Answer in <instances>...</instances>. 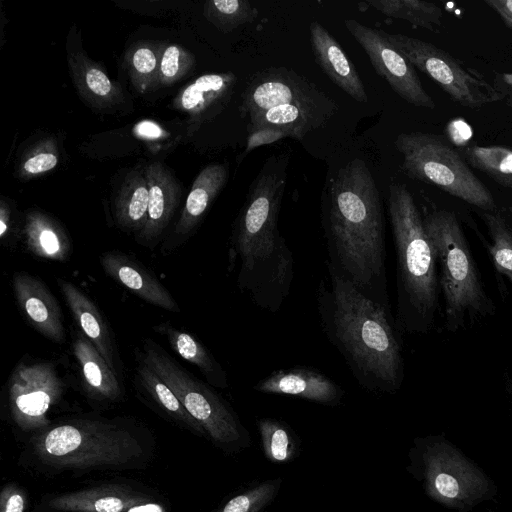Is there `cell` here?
I'll return each mask as SVG.
<instances>
[{
    "label": "cell",
    "instance_id": "obj_1",
    "mask_svg": "<svg viewBox=\"0 0 512 512\" xmlns=\"http://www.w3.org/2000/svg\"><path fill=\"white\" fill-rule=\"evenodd\" d=\"M328 270L317 296L325 334L364 388L394 392L403 379V359L388 306Z\"/></svg>",
    "mask_w": 512,
    "mask_h": 512
},
{
    "label": "cell",
    "instance_id": "obj_2",
    "mask_svg": "<svg viewBox=\"0 0 512 512\" xmlns=\"http://www.w3.org/2000/svg\"><path fill=\"white\" fill-rule=\"evenodd\" d=\"M325 236L328 267L387 305L382 199L361 159L347 163L332 180Z\"/></svg>",
    "mask_w": 512,
    "mask_h": 512
},
{
    "label": "cell",
    "instance_id": "obj_3",
    "mask_svg": "<svg viewBox=\"0 0 512 512\" xmlns=\"http://www.w3.org/2000/svg\"><path fill=\"white\" fill-rule=\"evenodd\" d=\"M151 448L135 429L97 419L48 426L31 439L36 460L57 472L142 468Z\"/></svg>",
    "mask_w": 512,
    "mask_h": 512
},
{
    "label": "cell",
    "instance_id": "obj_4",
    "mask_svg": "<svg viewBox=\"0 0 512 512\" xmlns=\"http://www.w3.org/2000/svg\"><path fill=\"white\" fill-rule=\"evenodd\" d=\"M388 209L397 258L399 312L408 329L420 331L436 304L435 251L406 186L390 185Z\"/></svg>",
    "mask_w": 512,
    "mask_h": 512
},
{
    "label": "cell",
    "instance_id": "obj_5",
    "mask_svg": "<svg viewBox=\"0 0 512 512\" xmlns=\"http://www.w3.org/2000/svg\"><path fill=\"white\" fill-rule=\"evenodd\" d=\"M395 146L408 177L435 185L485 212H494L496 204L490 190L443 137L424 132L400 133Z\"/></svg>",
    "mask_w": 512,
    "mask_h": 512
},
{
    "label": "cell",
    "instance_id": "obj_6",
    "mask_svg": "<svg viewBox=\"0 0 512 512\" xmlns=\"http://www.w3.org/2000/svg\"><path fill=\"white\" fill-rule=\"evenodd\" d=\"M423 222L440 263L447 318L457 322L466 313L480 312L485 296L456 215L436 210L427 214Z\"/></svg>",
    "mask_w": 512,
    "mask_h": 512
},
{
    "label": "cell",
    "instance_id": "obj_7",
    "mask_svg": "<svg viewBox=\"0 0 512 512\" xmlns=\"http://www.w3.org/2000/svg\"><path fill=\"white\" fill-rule=\"evenodd\" d=\"M143 361L171 388L189 414L201 425L206 438L222 448L243 439V427L230 407L151 340L143 347Z\"/></svg>",
    "mask_w": 512,
    "mask_h": 512
},
{
    "label": "cell",
    "instance_id": "obj_8",
    "mask_svg": "<svg viewBox=\"0 0 512 512\" xmlns=\"http://www.w3.org/2000/svg\"><path fill=\"white\" fill-rule=\"evenodd\" d=\"M384 34L414 67L428 75L457 104L478 109L506 97L479 72L464 67L441 48L403 34Z\"/></svg>",
    "mask_w": 512,
    "mask_h": 512
},
{
    "label": "cell",
    "instance_id": "obj_9",
    "mask_svg": "<svg viewBox=\"0 0 512 512\" xmlns=\"http://www.w3.org/2000/svg\"><path fill=\"white\" fill-rule=\"evenodd\" d=\"M289 158V153L270 156L252 182L233 230L231 260L240 259L280 233L277 223Z\"/></svg>",
    "mask_w": 512,
    "mask_h": 512
},
{
    "label": "cell",
    "instance_id": "obj_10",
    "mask_svg": "<svg viewBox=\"0 0 512 512\" xmlns=\"http://www.w3.org/2000/svg\"><path fill=\"white\" fill-rule=\"evenodd\" d=\"M423 477L427 494L456 509L471 507L491 490L485 474L452 445L439 441L423 453Z\"/></svg>",
    "mask_w": 512,
    "mask_h": 512
},
{
    "label": "cell",
    "instance_id": "obj_11",
    "mask_svg": "<svg viewBox=\"0 0 512 512\" xmlns=\"http://www.w3.org/2000/svg\"><path fill=\"white\" fill-rule=\"evenodd\" d=\"M64 382L49 362L21 363L8 386L11 416L24 431H41L50 425L47 414L61 399Z\"/></svg>",
    "mask_w": 512,
    "mask_h": 512
},
{
    "label": "cell",
    "instance_id": "obj_12",
    "mask_svg": "<svg viewBox=\"0 0 512 512\" xmlns=\"http://www.w3.org/2000/svg\"><path fill=\"white\" fill-rule=\"evenodd\" d=\"M344 25L366 52L378 75L409 104L435 108L433 98L424 89L413 64L385 36L383 30L368 27L354 19Z\"/></svg>",
    "mask_w": 512,
    "mask_h": 512
},
{
    "label": "cell",
    "instance_id": "obj_13",
    "mask_svg": "<svg viewBox=\"0 0 512 512\" xmlns=\"http://www.w3.org/2000/svg\"><path fill=\"white\" fill-rule=\"evenodd\" d=\"M241 98V116L248 118L279 105L334 102L304 76L285 67H271L253 74Z\"/></svg>",
    "mask_w": 512,
    "mask_h": 512
},
{
    "label": "cell",
    "instance_id": "obj_14",
    "mask_svg": "<svg viewBox=\"0 0 512 512\" xmlns=\"http://www.w3.org/2000/svg\"><path fill=\"white\" fill-rule=\"evenodd\" d=\"M12 283L17 303L33 327L47 339L63 343L66 332L62 312L45 283L23 271L13 275Z\"/></svg>",
    "mask_w": 512,
    "mask_h": 512
},
{
    "label": "cell",
    "instance_id": "obj_15",
    "mask_svg": "<svg viewBox=\"0 0 512 512\" xmlns=\"http://www.w3.org/2000/svg\"><path fill=\"white\" fill-rule=\"evenodd\" d=\"M255 391L299 397L332 405L340 401L343 389L320 371L309 367H293L273 371L256 383Z\"/></svg>",
    "mask_w": 512,
    "mask_h": 512
},
{
    "label": "cell",
    "instance_id": "obj_16",
    "mask_svg": "<svg viewBox=\"0 0 512 512\" xmlns=\"http://www.w3.org/2000/svg\"><path fill=\"white\" fill-rule=\"evenodd\" d=\"M149 188L147 221L137 233L139 244L154 247L170 222L180 200L181 189L171 172L162 163L154 162L144 169Z\"/></svg>",
    "mask_w": 512,
    "mask_h": 512
},
{
    "label": "cell",
    "instance_id": "obj_17",
    "mask_svg": "<svg viewBox=\"0 0 512 512\" xmlns=\"http://www.w3.org/2000/svg\"><path fill=\"white\" fill-rule=\"evenodd\" d=\"M236 84L237 76L230 71L202 75L177 95L173 106L192 122L211 120L228 105Z\"/></svg>",
    "mask_w": 512,
    "mask_h": 512
},
{
    "label": "cell",
    "instance_id": "obj_18",
    "mask_svg": "<svg viewBox=\"0 0 512 512\" xmlns=\"http://www.w3.org/2000/svg\"><path fill=\"white\" fill-rule=\"evenodd\" d=\"M309 32L315 60L323 72L354 100L366 103L365 86L338 41L317 21L311 22Z\"/></svg>",
    "mask_w": 512,
    "mask_h": 512
},
{
    "label": "cell",
    "instance_id": "obj_19",
    "mask_svg": "<svg viewBox=\"0 0 512 512\" xmlns=\"http://www.w3.org/2000/svg\"><path fill=\"white\" fill-rule=\"evenodd\" d=\"M152 497L123 485H104L51 497L47 506L61 512H127Z\"/></svg>",
    "mask_w": 512,
    "mask_h": 512
},
{
    "label": "cell",
    "instance_id": "obj_20",
    "mask_svg": "<svg viewBox=\"0 0 512 512\" xmlns=\"http://www.w3.org/2000/svg\"><path fill=\"white\" fill-rule=\"evenodd\" d=\"M338 107L334 102L326 104L294 103L279 105L248 118V133L263 128H275L288 137L302 140L308 133L325 125Z\"/></svg>",
    "mask_w": 512,
    "mask_h": 512
},
{
    "label": "cell",
    "instance_id": "obj_21",
    "mask_svg": "<svg viewBox=\"0 0 512 512\" xmlns=\"http://www.w3.org/2000/svg\"><path fill=\"white\" fill-rule=\"evenodd\" d=\"M103 270L144 301L170 312L180 307L170 292L139 262L118 252H107L100 258Z\"/></svg>",
    "mask_w": 512,
    "mask_h": 512
},
{
    "label": "cell",
    "instance_id": "obj_22",
    "mask_svg": "<svg viewBox=\"0 0 512 512\" xmlns=\"http://www.w3.org/2000/svg\"><path fill=\"white\" fill-rule=\"evenodd\" d=\"M67 59L79 94L92 108L111 111L124 103L121 86L111 80L103 68L82 49L68 48Z\"/></svg>",
    "mask_w": 512,
    "mask_h": 512
},
{
    "label": "cell",
    "instance_id": "obj_23",
    "mask_svg": "<svg viewBox=\"0 0 512 512\" xmlns=\"http://www.w3.org/2000/svg\"><path fill=\"white\" fill-rule=\"evenodd\" d=\"M58 286L82 333L116 372V353L110 331L93 301L73 283L58 279Z\"/></svg>",
    "mask_w": 512,
    "mask_h": 512
},
{
    "label": "cell",
    "instance_id": "obj_24",
    "mask_svg": "<svg viewBox=\"0 0 512 512\" xmlns=\"http://www.w3.org/2000/svg\"><path fill=\"white\" fill-rule=\"evenodd\" d=\"M229 171L225 164H210L196 177L187 196L184 209L175 225L173 245L184 240L197 226L213 200L225 186Z\"/></svg>",
    "mask_w": 512,
    "mask_h": 512
},
{
    "label": "cell",
    "instance_id": "obj_25",
    "mask_svg": "<svg viewBox=\"0 0 512 512\" xmlns=\"http://www.w3.org/2000/svg\"><path fill=\"white\" fill-rule=\"evenodd\" d=\"M73 353L92 397L97 400H117L121 395V388L115 372L83 333L75 334Z\"/></svg>",
    "mask_w": 512,
    "mask_h": 512
},
{
    "label": "cell",
    "instance_id": "obj_26",
    "mask_svg": "<svg viewBox=\"0 0 512 512\" xmlns=\"http://www.w3.org/2000/svg\"><path fill=\"white\" fill-rule=\"evenodd\" d=\"M24 240L27 249L40 258L64 261L71 253L65 230L50 217L32 212L26 217Z\"/></svg>",
    "mask_w": 512,
    "mask_h": 512
},
{
    "label": "cell",
    "instance_id": "obj_27",
    "mask_svg": "<svg viewBox=\"0 0 512 512\" xmlns=\"http://www.w3.org/2000/svg\"><path fill=\"white\" fill-rule=\"evenodd\" d=\"M149 188L143 173L130 172L116 196L114 212L118 225L131 232H140L147 221Z\"/></svg>",
    "mask_w": 512,
    "mask_h": 512
},
{
    "label": "cell",
    "instance_id": "obj_28",
    "mask_svg": "<svg viewBox=\"0 0 512 512\" xmlns=\"http://www.w3.org/2000/svg\"><path fill=\"white\" fill-rule=\"evenodd\" d=\"M155 329L167 338L175 352L183 359L195 365L211 385L222 389L228 387L225 370L213 355L193 336L167 323L159 324Z\"/></svg>",
    "mask_w": 512,
    "mask_h": 512
},
{
    "label": "cell",
    "instance_id": "obj_29",
    "mask_svg": "<svg viewBox=\"0 0 512 512\" xmlns=\"http://www.w3.org/2000/svg\"><path fill=\"white\" fill-rule=\"evenodd\" d=\"M138 379L152 401L178 424L206 437L201 425L189 414L165 381L144 361L139 364Z\"/></svg>",
    "mask_w": 512,
    "mask_h": 512
},
{
    "label": "cell",
    "instance_id": "obj_30",
    "mask_svg": "<svg viewBox=\"0 0 512 512\" xmlns=\"http://www.w3.org/2000/svg\"><path fill=\"white\" fill-rule=\"evenodd\" d=\"M164 47L142 42L127 51L124 61L130 81L139 93L159 86L160 61Z\"/></svg>",
    "mask_w": 512,
    "mask_h": 512
},
{
    "label": "cell",
    "instance_id": "obj_31",
    "mask_svg": "<svg viewBox=\"0 0 512 512\" xmlns=\"http://www.w3.org/2000/svg\"><path fill=\"white\" fill-rule=\"evenodd\" d=\"M368 4L390 18L403 19L414 26L437 32L443 11L434 3L419 0H368Z\"/></svg>",
    "mask_w": 512,
    "mask_h": 512
},
{
    "label": "cell",
    "instance_id": "obj_32",
    "mask_svg": "<svg viewBox=\"0 0 512 512\" xmlns=\"http://www.w3.org/2000/svg\"><path fill=\"white\" fill-rule=\"evenodd\" d=\"M462 156L469 165L499 185L512 188V149L497 145H470L462 149Z\"/></svg>",
    "mask_w": 512,
    "mask_h": 512
},
{
    "label": "cell",
    "instance_id": "obj_33",
    "mask_svg": "<svg viewBox=\"0 0 512 512\" xmlns=\"http://www.w3.org/2000/svg\"><path fill=\"white\" fill-rule=\"evenodd\" d=\"M205 18L224 33L255 20L257 11L246 0H211L204 4Z\"/></svg>",
    "mask_w": 512,
    "mask_h": 512
},
{
    "label": "cell",
    "instance_id": "obj_34",
    "mask_svg": "<svg viewBox=\"0 0 512 512\" xmlns=\"http://www.w3.org/2000/svg\"><path fill=\"white\" fill-rule=\"evenodd\" d=\"M257 427L261 436L266 457L276 463L291 460L296 451V443L289 428L282 422L263 418Z\"/></svg>",
    "mask_w": 512,
    "mask_h": 512
},
{
    "label": "cell",
    "instance_id": "obj_35",
    "mask_svg": "<svg viewBox=\"0 0 512 512\" xmlns=\"http://www.w3.org/2000/svg\"><path fill=\"white\" fill-rule=\"evenodd\" d=\"M482 216L492 238L489 251L493 263L512 282V229L499 213L484 212Z\"/></svg>",
    "mask_w": 512,
    "mask_h": 512
},
{
    "label": "cell",
    "instance_id": "obj_36",
    "mask_svg": "<svg viewBox=\"0 0 512 512\" xmlns=\"http://www.w3.org/2000/svg\"><path fill=\"white\" fill-rule=\"evenodd\" d=\"M195 66V57L187 49L178 44L164 46L159 71V85L170 86Z\"/></svg>",
    "mask_w": 512,
    "mask_h": 512
},
{
    "label": "cell",
    "instance_id": "obj_37",
    "mask_svg": "<svg viewBox=\"0 0 512 512\" xmlns=\"http://www.w3.org/2000/svg\"><path fill=\"white\" fill-rule=\"evenodd\" d=\"M278 482L266 481L227 501L217 512H260L278 490Z\"/></svg>",
    "mask_w": 512,
    "mask_h": 512
},
{
    "label": "cell",
    "instance_id": "obj_38",
    "mask_svg": "<svg viewBox=\"0 0 512 512\" xmlns=\"http://www.w3.org/2000/svg\"><path fill=\"white\" fill-rule=\"evenodd\" d=\"M58 163V157L49 151H41L33 154L22 165L25 175L34 176L52 170Z\"/></svg>",
    "mask_w": 512,
    "mask_h": 512
},
{
    "label": "cell",
    "instance_id": "obj_39",
    "mask_svg": "<svg viewBox=\"0 0 512 512\" xmlns=\"http://www.w3.org/2000/svg\"><path fill=\"white\" fill-rule=\"evenodd\" d=\"M24 491L14 484L4 487L0 494V512H24Z\"/></svg>",
    "mask_w": 512,
    "mask_h": 512
},
{
    "label": "cell",
    "instance_id": "obj_40",
    "mask_svg": "<svg viewBox=\"0 0 512 512\" xmlns=\"http://www.w3.org/2000/svg\"><path fill=\"white\" fill-rule=\"evenodd\" d=\"M288 137V134L275 128H263L248 133L247 144L243 156L253 149L266 144H272L280 139Z\"/></svg>",
    "mask_w": 512,
    "mask_h": 512
},
{
    "label": "cell",
    "instance_id": "obj_41",
    "mask_svg": "<svg viewBox=\"0 0 512 512\" xmlns=\"http://www.w3.org/2000/svg\"><path fill=\"white\" fill-rule=\"evenodd\" d=\"M135 134L146 140H156L164 135L163 129L154 121L143 120L134 127Z\"/></svg>",
    "mask_w": 512,
    "mask_h": 512
},
{
    "label": "cell",
    "instance_id": "obj_42",
    "mask_svg": "<svg viewBox=\"0 0 512 512\" xmlns=\"http://www.w3.org/2000/svg\"><path fill=\"white\" fill-rule=\"evenodd\" d=\"M484 2L499 15L508 28L512 29V0H485Z\"/></svg>",
    "mask_w": 512,
    "mask_h": 512
},
{
    "label": "cell",
    "instance_id": "obj_43",
    "mask_svg": "<svg viewBox=\"0 0 512 512\" xmlns=\"http://www.w3.org/2000/svg\"><path fill=\"white\" fill-rule=\"evenodd\" d=\"M494 86L506 96L512 93V74H497Z\"/></svg>",
    "mask_w": 512,
    "mask_h": 512
},
{
    "label": "cell",
    "instance_id": "obj_44",
    "mask_svg": "<svg viewBox=\"0 0 512 512\" xmlns=\"http://www.w3.org/2000/svg\"><path fill=\"white\" fill-rule=\"evenodd\" d=\"M10 211L4 204L0 208V237L4 238L9 230Z\"/></svg>",
    "mask_w": 512,
    "mask_h": 512
},
{
    "label": "cell",
    "instance_id": "obj_45",
    "mask_svg": "<svg viewBox=\"0 0 512 512\" xmlns=\"http://www.w3.org/2000/svg\"><path fill=\"white\" fill-rule=\"evenodd\" d=\"M508 211H509L510 215L512 216V205H510V206L508 207Z\"/></svg>",
    "mask_w": 512,
    "mask_h": 512
}]
</instances>
